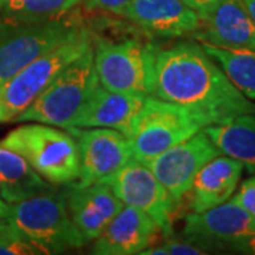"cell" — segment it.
Wrapping results in <instances>:
<instances>
[{"label":"cell","mask_w":255,"mask_h":255,"mask_svg":"<svg viewBox=\"0 0 255 255\" xmlns=\"http://www.w3.org/2000/svg\"><path fill=\"white\" fill-rule=\"evenodd\" d=\"M149 95L177 104L204 124L223 125L255 114V102L236 88L203 46L177 41L147 44Z\"/></svg>","instance_id":"cell-1"},{"label":"cell","mask_w":255,"mask_h":255,"mask_svg":"<svg viewBox=\"0 0 255 255\" xmlns=\"http://www.w3.org/2000/svg\"><path fill=\"white\" fill-rule=\"evenodd\" d=\"M0 228L24 238L41 254H58L85 244L68 213L65 196L57 190L10 204Z\"/></svg>","instance_id":"cell-2"},{"label":"cell","mask_w":255,"mask_h":255,"mask_svg":"<svg viewBox=\"0 0 255 255\" xmlns=\"http://www.w3.org/2000/svg\"><path fill=\"white\" fill-rule=\"evenodd\" d=\"M84 26L81 17L71 11L41 20H0V90L28 64Z\"/></svg>","instance_id":"cell-3"},{"label":"cell","mask_w":255,"mask_h":255,"mask_svg":"<svg viewBox=\"0 0 255 255\" xmlns=\"http://www.w3.org/2000/svg\"><path fill=\"white\" fill-rule=\"evenodd\" d=\"M98 84L91 46L68 64L13 122H38L63 129L71 128Z\"/></svg>","instance_id":"cell-4"},{"label":"cell","mask_w":255,"mask_h":255,"mask_svg":"<svg viewBox=\"0 0 255 255\" xmlns=\"http://www.w3.org/2000/svg\"><path fill=\"white\" fill-rule=\"evenodd\" d=\"M0 143L23 156L33 169L54 186L71 184L80 176V155L75 137L46 124L20 125Z\"/></svg>","instance_id":"cell-5"},{"label":"cell","mask_w":255,"mask_h":255,"mask_svg":"<svg viewBox=\"0 0 255 255\" xmlns=\"http://www.w3.org/2000/svg\"><path fill=\"white\" fill-rule=\"evenodd\" d=\"M91 46L92 34L84 26L61 44L16 74L0 90V124L13 122L68 64Z\"/></svg>","instance_id":"cell-6"},{"label":"cell","mask_w":255,"mask_h":255,"mask_svg":"<svg viewBox=\"0 0 255 255\" xmlns=\"http://www.w3.org/2000/svg\"><path fill=\"white\" fill-rule=\"evenodd\" d=\"M186 108L155 95H146L129 139L132 156L145 163L204 129Z\"/></svg>","instance_id":"cell-7"},{"label":"cell","mask_w":255,"mask_h":255,"mask_svg":"<svg viewBox=\"0 0 255 255\" xmlns=\"http://www.w3.org/2000/svg\"><path fill=\"white\" fill-rule=\"evenodd\" d=\"M183 238L206 254L211 251L255 255V219L231 199L186 216Z\"/></svg>","instance_id":"cell-8"},{"label":"cell","mask_w":255,"mask_h":255,"mask_svg":"<svg viewBox=\"0 0 255 255\" xmlns=\"http://www.w3.org/2000/svg\"><path fill=\"white\" fill-rule=\"evenodd\" d=\"M92 51L98 81L105 90L149 95L147 44L137 38L92 37Z\"/></svg>","instance_id":"cell-9"},{"label":"cell","mask_w":255,"mask_h":255,"mask_svg":"<svg viewBox=\"0 0 255 255\" xmlns=\"http://www.w3.org/2000/svg\"><path fill=\"white\" fill-rule=\"evenodd\" d=\"M102 182L110 186L125 206L147 214L166 237L173 234L172 217L176 203L145 163L132 157Z\"/></svg>","instance_id":"cell-10"},{"label":"cell","mask_w":255,"mask_h":255,"mask_svg":"<svg viewBox=\"0 0 255 255\" xmlns=\"http://www.w3.org/2000/svg\"><path fill=\"white\" fill-rule=\"evenodd\" d=\"M219 155L223 153L204 129H201L182 143L145 162V164L177 204L190 191L201 167Z\"/></svg>","instance_id":"cell-11"},{"label":"cell","mask_w":255,"mask_h":255,"mask_svg":"<svg viewBox=\"0 0 255 255\" xmlns=\"http://www.w3.org/2000/svg\"><path fill=\"white\" fill-rule=\"evenodd\" d=\"M75 137L80 155L78 186L102 182L133 156L129 139L111 128H67Z\"/></svg>","instance_id":"cell-12"},{"label":"cell","mask_w":255,"mask_h":255,"mask_svg":"<svg viewBox=\"0 0 255 255\" xmlns=\"http://www.w3.org/2000/svg\"><path fill=\"white\" fill-rule=\"evenodd\" d=\"M121 16L159 38L194 37L200 24L199 13L183 0H132Z\"/></svg>","instance_id":"cell-13"},{"label":"cell","mask_w":255,"mask_h":255,"mask_svg":"<svg viewBox=\"0 0 255 255\" xmlns=\"http://www.w3.org/2000/svg\"><path fill=\"white\" fill-rule=\"evenodd\" d=\"M64 196L68 213L85 244L100 237L125 206L104 182H95L87 186L71 183Z\"/></svg>","instance_id":"cell-14"},{"label":"cell","mask_w":255,"mask_h":255,"mask_svg":"<svg viewBox=\"0 0 255 255\" xmlns=\"http://www.w3.org/2000/svg\"><path fill=\"white\" fill-rule=\"evenodd\" d=\"M199 17L200 24L194 38L201 44L255 51V23L244 0H224Z\"/></svg>","instance_id":"cell-15"},{"label":"cell","mask_w":255,"mask_h":255,"mask_svg":"<svg viewBox=\"0 0 255 255\" xmlns=\"http://www.w3.org/2000/svg\"><path fill=\"white\" fill-rule=\"evenodd\" d=\"M162 233L159 226L143 211L124 206L115 219L95 240L92 254L133 255L142 254Z\"/></svg>","instance_id":"cell-16"},{"label":"cell","mask_w":255,"mask_h":255,"mask_svg":"<svg viewBox=\"0 0 255 255\" xmlns=\"http://www.w3.org/2000/svg\"><path fill=\"white\" fill-rule=\"evenodd\" d=\"M145 97L110 91L98 84L71 128H111L129 137Z\"/></svg>","instance_id":"cell-17"},{"label":"cell","mask_w":255,"mask_h":255,"mask_svg":"<svg viewBox=\"0 0 255 255\" xmlns=\"http://www.w3.org/2000/svg\"><path fill=\"white\" fill-rule=\"evenodd\" d=\"M244 166L237 159L219 155L204 164L190 189V209L201 213L228 201L237 190Z\"/></svg>","instance_id":"cell-18"},{"label":"cell","mask_w":255,"mask_h":255,"mask_svg":"<svg viewBox=\"0 0 255 255\" xmlns=\"http://www.w3.org/2000/svg\"><path fill=\"white\" fill-rule=\"evenodd\" d=\"M55 191L27 160L0 143V196L7 204Z\"/></svg>","instance_id":"cell-19"},{"label":"cell","mask_w":255,"mask_h":255,"mask_svg":"<svg viewBox=\"0 0 255 255\" xmlns=\"http://www.w3.org/2000/svg\"><path fill=\"white\" fill-rule=\"evenodd\" d=\"M204 132L223 155L241 162L244 169L255 174V114H244L223 125H210Z\"/></svg>","instance_id":"cell-20"},{"label":"cell","mask_w":255,"mask_h":255,"mask_svg":"<svg viewBox=\"0 0 255 255\" xmlns=\"http://www.w3.org/2000/svg\"><path fill=\"white\" fill-rule=\"evenodd\" d=\"M206 53L219 64L228 80L248 100L255 101V51L231 50L201 44Z\"/></svg>","instance_id":"cell-21"},{"label":"cell","mask_w":255,"mask_h":255,"mask_svg":"<svg viewBox=\"0 0 255 255\" xmlns=\"http://www.w3.org/2000/svg\"><path fill=\"white\" fill-rule=\"evenodd\" d=\"M82 0H9L0 10V20L23 21L57 17L71 11Z\"/></svg>","instance_id":"cell-22"},{"label":"cell","mask_w":255,"mask_h":255,"mask_svg":"<svg viewBox=\"0 0 255 255\" xmlns=\"http://www.w3.org/2000/svg\"><path fill=\"white\" fill-rule=\"evenodd\" d=\"M41 254L40 250L24 238L18 237L4 228H0V255H34Z\"/></svg>","instance_id":"cell-23"},{"label":"cell","mask_w":255,"mask_h":255,"mask_svg":"<svg viewBox=\"0 0 255 255\" xmlns=\"http://www.w3.org/2000/svg\"><path fill=\"white\" fill-rule=\"evenodd\" d=\"M200 255L206 254L199 247L193 246L189 241L167 238L164 243L157 247H149L147 250L142 251V255Z\"/></svg>","instance_id":"cell-24"},{"label":"cell","mask_w":255,"mask_h":255,"mask_svg":"<svg viewBox=\"0 0 255 255\" xmlns=\"http://www.w3.org/2000/svg\"><path fill=\"white\" fill-rule=\"evenodd\" d=\"M231 200L236 201L238 206H241L255 219V174L243 182Z\"/></svg>","instance_id":"cell-25"},{"label":"cell","mask_w":255,"mask_h":255,"mask_svg":"<svg viewBox=\"0 0 255 255\" xmlns=\"http://www.w3.org/2000/svg\"><path fill=\"white\" fill-rule=\"evenodd\" d=\"M132 0H84L87 9L100 10V11H108L121 16L128 4Z\"/></svg>","instance_id":"cell-26"},{"label":"cell","mask_w":255,"mask_h":255,"mask_svg":"<svg viewBox=\"0 0 255 255\" xmlns=\"http://www.w3.org/2000/svg\"><path fill=\"white\" fill-rule=\"evenodd\" d=\"M186 4H189L191 9L196 10L199 14L200 13H204V11H207L211 7H214L216 4H219L221 1H224V0H183Z\"/></svg>","instance_id":"cell-27"},{"label":"cell","mask_w":255,"mask_h":255,"mask_svg":"<svg viewBox=\"0 0 255 255\" xmlns=\"http://www.w3.org/2000/svg\"><path fill=\"white\" fill-rule=\"evenodd\" d=\"M244 4H246L247 10L250 13V16L253 17L255 23V0H244Z\"/></svg>","instance_id":"cell-28"},{"label":"cell","mask_w":255,"mask_h":255,"mask_svg":"<svg viewBox=\"0 0 255 255\" xmlns=\"http://www.w3.org/2000/svg\"><path fill=\"white\" fill-rule=\"evenodd\" d=\"M7 210H9V204L3 200V199H1V196H0V220L3 219V217L7 214Z\"/></svg>","instance_id":"cell-29"},{"label":"cell","mask_w":255,"mask_h":255,"mask_svg":"<svg viewBox=\"0 0 255 255\" xmlns=\"http://www.w3.org/2000/svg\"><path fill=\"white\" fill-rule=\"evenodd\" d=\"M7 1H9V0H0V10L4 7V4H6Z\"/></svg>","instance_id":"cell-30"}]
</instances>
